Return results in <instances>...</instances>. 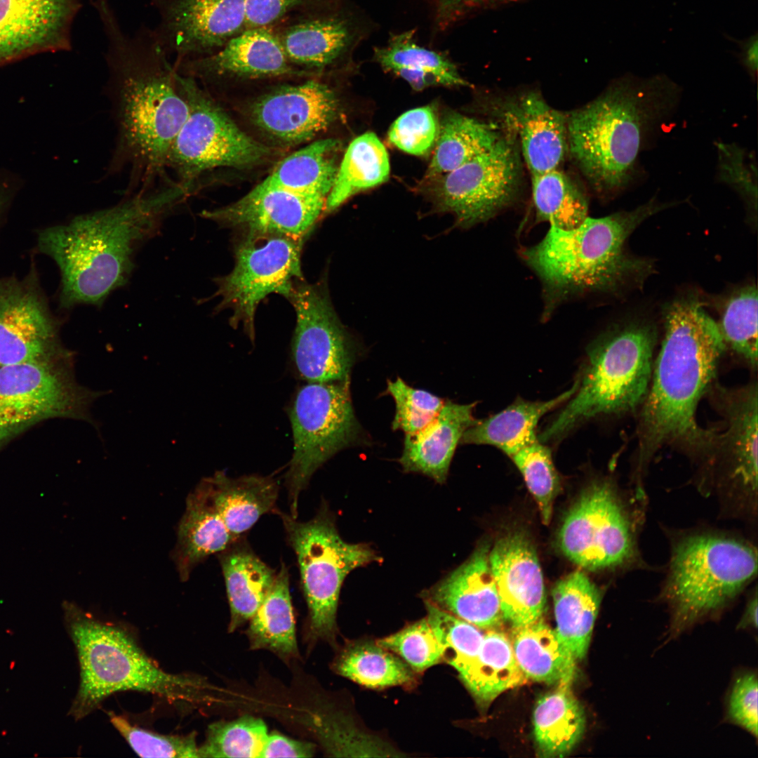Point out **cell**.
Masks as SVG:
<instances>
[{
	"label": "cell",
	"instance_id": "34",
	"mask_svg": "<svg viewBox=\"0 0 758 758\" xmlns=\"http://www.w3.org/2000/svg\"><path fill=\"white\" fill-rule=\"evenodd\" d=\"M571 685H557L554 690L540 697L535 705L533 733L540 757H563L583 737L585 712L573 696Z\"/></svg>",
	"mask_w": 758,
	"mask_h": 758
},
{
	"label": "cell",
	"instance_id": "7",
	"mask_svg": "<svg viewBox=\"0 0 758 758\" xmlns=\"http://www.w3.org/2000/svg\"><path fill=\"white\" fill-rule=\"evenodd\" d=\"M657 340L651 324L635 321L611 327L587 347L576 392L538 435L561 440L584 423L620 415L641 405L649 390Z\"/></svg>",
	"mask_w": 758,
	"mask_h": 758
},
{
	"label": "cell",
	"instance_id": "50",
	"mask_svg": "<svg viewBox=\"0 0 758 758\" xmlns=\"http://www.w3.org/2000/svg\"><path fill=\"white\" fill-rule=\"evenodd\" d=\"M387 392L396 405L392 428L405 434H414L429 424L445 402L427 391L409 386L400 378L388 380Z\"/></svg>",
	"mask_w": 758,
	"mask_h": 758
},
{
	"label": "cell",
	"instance_id": "47",
	"mask_svg": "<svg viewBox=\"0 0 758 758\" xmlns=\"http://www.w3.org/2000/svg\"><path fill=\"white\" fill-rule=\"evenodd\" d=\"M510 458L537 502L543 522L548 524L554 499L561 488L560 477L554 465L550 448L537 441Z\"/></svg>",
	"mask_w": 758,
	"mask_h": 758
},
{
	"label": "cell",
	"instance_id": "18",
	"mask_svg": "<svg viewBox=\"0 0 758 758\" xmlns=\"http://www.w3.org/2000/svg\"><path fill=\"white\" fill-rule=\"evenodd\" d=\"M35 274L0 277V366L46 361L71 352L61 344Z\"/></svg>",
	"mask_w": 758,
	"mask_h": 758
},
{
	"label": "cell",
	"instance_id": "24",
	"mask_svg": "<svg viewBox=\"0 0 758 758\" xmlns=\"http://www.w3.org/2000/svg\"><path fill=\"white\" fill-rule=\"evenodd\" d=\"M489 564L504 620L516 628L540 620L546 602L543 576L528 537L521 532L501 537L489 552Z\"/></svg>",
	"mask_w": 758,
	"mask_h": 758
},
{
	"label": "cell",
	"instance_id": "40",
	"mask_svg": "<svg viewBox=\"0 0 758 758\" xmlns=\"http://www.w3.org/2000/svg\"><path fill=\"white\" fill-rule=\"evenodd\" d=\"M503 132L497 124L449 113L439 124L427 175H443L488 150Z\"/></svg>",
	"mask_w": 758,
	"mask_h": 758
},
{
	"label": "cell",
	"instance_id": "27",
	"mask_svg": "<svg viewBox=\"0 0 758 758\" xmlns=\"http://www.w3.org/2000/svg\"><path fill=\"white\" fill-rule=\"evenodd\" d=\"M474 406L446 401L429 424L414 434H405L399 458L404 471L444 483L464 432L477 420L473 415Z\"/></svg>",
	"mask_w": 758,
	"mask_h": 758
},
{
	"label": "cell",
	"instance_id": "29",
	"mask_svg": "<svg viewBox=\"0 0 758 758\" xmlns=\"http://www.w3.org/2000/svg\"><path fill=\"white\" fill-rule=\"evenodd\" d=\"M277 34L292 65L317 69L337 62L353 39L348 20L335 14H310Z\"/></svg>",
	"mask_w": 758,
	"mask_h": 758
},
{
	"label": "cell",
	"instance_id": "19",
	"mask_svg": "<svg viewBox=\"0 0 758 758\" xmlns=\"http://www.w3.org/2000/svg\"><path fill=\"white\" fill-rule=\"evenodd\" d=\"M159 16L154 29L175 60L210 55L246 29L244 0H152Z\"/></svg>",
	"mask_w": 758,
	"mask_h": 758
},
{
	"label": "cell",
	"instance_id": "43",
	"mask_svg": "<svg viewBox=\"0 0 758 758\" xmlns=\"http://www.w3.org/2000/svg\"><path fill=\"white\" fill-rule=\"evenodd\" d=\"M537 219L550 226L571 229L588 216V201L571 177L560 168L531 176Z\"/></svg>",
	"mask_w": 758,
	"mask_h": 758
},
{
	"label": "cell",
	"instance_id": "14",
	"mask_svg": "<svg viewBox=\"0 0 758 758\" xmlns=\"http://www.w3.org/2000/svg\"><path fill=\"white\" fill-rule=\"evenodd\" d=\"M522 158L515 138L505 132L488 150L439 176L429 190L439 213L453 215L456 225L469 228L493 218L516 199Z\"/></svg>",
	"mask_w": 758,
	"mask_h": 758
},
{
	"label": "cell",
	"instance_id": "30",
	"mask_svg": "<svg viewBox=\"0 0 758 758\" xmlns=\"http://www.w3.org/2000/svg\"><path fill=\"white\" fill-rule=\"evenodd\" d=\"M572 387L547 401L517 399L499 413L477 420L463 434L460 443L495 446L511 457L523 448L538 441L536 434L540 420L545 414L568 401L577 390Z\"/></svg>",
	"mask_w": 758,
	"mask_h": 758
},
{
	"label": "cell",
	"instance_id": "38",
	"mask_svg": "<svg viewBox=\"0 0 758 758\" xmlns=\"http://www.w3.org/2000/svg\"><path fill=\"white\" fill-rule=\"evenodd\" d=\"M390 171L388 154L378 136L367 132L357 137L338 166L324 212H332L357 193L383 183Z\"/></svg>",
	"mask_w": 758,
	"mask_h": 758
},
{
	"label": "cell",
	"instance_id": "46",
	"mask_svg": "<svg viewBox=\"0 0 758 758\" xmlns=\"http://www.w3.org/2000/svg\"><path fill=\"white\" fill-rule=\"evenodd\" d=\"M726 343L752 367L757 364V290L747 286L733 293L718 324Z\"/></svg>",
	"mask_w": 758,
	"mask_h": 758
},
{
	"label": "cell",
	"instance_id": "3",
	"mask_svg": "<svg viewBox=\"0 0 758 758\" xmlns=\"http://www.w3.org/2000/svg\"><path fill=\"white\" fill-rule=\"evenodd\" d=\"M180 198L178 189L171 185L40 231L39 250L60 271L61 305H100L124 286L134 267L137 248Z\"/></svg>",
	"mask_w": 758,
	"mask_h": 758
},
{
	"label": "cell",
	"instance_id": "45",
	"mask_svg": "<svg viewBox=\"0 0 758 758\" xmlns=\"http://www.w3.org/2000/svg\"><path fill=\"white\" fill-rule=\"evenodd\" d=\"M427 620L444 649L443 660L465 674L477 657L484 634L465 621L424 600Z\"/></svg>",
	"mask_w": 758,
	"mask_h": 758
},
{
	"label": "cell",
	"instance_id": "13",
	"mask_svg": "<svg viewBox=\"0 0 758 758\" xmlns=\"http://www.w3.org/2000/svg\"><path fill=\"white\" fill-rule=\"evenodd\" d=\"M179 80L189 112L173 141L166 162L178 185L189 192L194 180L209 170L253 166L273 154L270 147L241 130L196 79L179 74Z\"/></svg>",
	"mask_w": 758,
	"mask_h": 758
},
{
	"label": "cell",
	"instance_id": "31",
	"mask_svg": "<svg viewBox=\"0 0 758 758\" xmlns=\"http://www.w3.org/2000/svg\"><path fill=\"white\" fill-rule=\"evenodd\" d=\"M230 609L229 631L249 621L272 587L277 573L241 538L218 553Z\"/></svg>",
	"mask_w": 758,
	"mask_h": 758
},
{
	"label": "cell",
	"instance_id": "41",
	"mask_svg": "<svg viewBox=\"0 0 758 758\" xmlns=\"http://www.w3.org/2000/svg\"><path fill=\"white\" fill-rule=\"evenodd\" d=\"M460 678L481 704L491 702L503 691L522 685L528 679L517 663L510 639L496 630L484 634L477 657Z\"/></svg>",
	"mask_w": 758,
	"mask_h": 758
},
{
	"label": "cell",
	"instance_id": "4",
	"mask_svg": "<svg viewBox=\"0 0 758 758\" xmlns=\"http://www.w3.org/2000/svg\"><path fill=\"white\" fill-rule=\"evenodd\" d=\"M665 75H625L595 99L566 114L568 153L592 188L611 194L632 180L647 135L677 101Z\"/></svg>",
	"mask_w": 758,
	"mask_h": 758
},
{
	"label": "cell",
	"instance_id": "39",
	"mask_svg": "<svg viewBox=\"0 0 758 758\" xmlns=\"http://www.w3.org/2000/svg\"><path fill=\"white\" fill-rule=\"evenodd\" d=\"M339 147V141L332 138L313 142L281 160L265 180L295 192L326 199L339 166L335 158Z\"/></svg>",
	"mask_w": 758,
	"mask_h": 758
},
{
	"label": "cell",
	"instance_id": "9",
	"mask_svg": "<svg viewBox=\"0 0 758 758\" xmlns=\"http://www.w3.org/2000/svg\"><path fill=\"white\" fill-rule=\"evenodd\" d=\"M276 511L297 557L308 609L309 636L335 646L338 604L345 578L357 568L380 559L368 545L342 539L326 504L306 521Z\"/></svg>",
	"mask_w": 758,
	"mask_h": 758
},
{
	"label": "cell",
	"instance_id": "26",
	"mask_svg": "<svg viewBox=\"0 0 758 758\" xmlns=\"http://www.w3.org/2000/svg\"><path fill=\"white\" fill-rule=\"evenodd\" d=\"M489 552L488 544L479 545L465 563L427 590L424 600L479 629L501 626L505 620Z\"/></svg>",
	"mask_w": 758,
	"mask_h": 758
},
{
	"label": "cell",
	"instance_id": "35",
	"mask_svg": "<svg viewBox=\"0 0 758 758\" xmlns=\"http://www.w3.org/2000/svg\"><path fill=\"white\" fill-rule=\"evenodd\" d=\"M510 640L517 663L527 679L548 684H572L576 660L541 619L513 628Z\"/></svg>",
	"mask_w": 758,
	"mask_h": 758
},
{
	"label": "cell",
	"instance_id": "37",
	"mask_svg": "<svg viewBox=\"0 0 758 758\" xmlns=\"http://www.w3.org/2000/svg\"><path fill=\"white\" fill-rule=\"evenodd\" d=\"M247 637L251 649H267L283 658L298 656L289 574L284 563L261 605L249 620Z\"/></svg>",
	"mask_w": 758,
	"mask_h": 758
},
{
	"label": "cell",
	"instance_id": "49",
	"mask_svg": "<svg viewBox=\"0 0 758 758\" xmlns=\"http://www.w3.org/2000/svg\"><path fill=\"white\" fill-rule=\"evenodd\" d=\"M113 726L133 751L142 757H199L195 733L163 735L131 724L123 716L107 713Z\"/></svg>",
	"mask_w": 758,
	"mask_h": 758
},
{
	"label": "cell",
	"instance_id": "36",
	"mask_svg": "<svg viewBox=\"0 0 758 758\" xmlns=\"http://www.w3.org/2000/svg\"><path fill=\"white\" fill-rule=\"evenodd\" d=\"M375 58L416 91L430 86H467L456 66L442 55L418 46L409 31L393 36L386 47L375 48Z\"/></svg>",
	"mask_w": 758,
	"mask_h": 758
},
{
	"label": "cell",
	"instance_id": "21",
	"mask_svg": "<svg viewBox=\"0 0 758 758\" xmlns=\"http://www.w3.org/2000/svg\"><path fill=\"white\" fill-rule=\"evenodd\" d=\"M491 114L512 135L531 176L560 168L568 154L566 114L536 91L494 98Z\"/></svg>",
	"mask_w": 758,
	"mask_h": 758
},
{
	"label": "cell",
	"instance_id": "10",
	"mask_svg": "<svg viewBox=\"0 0 758 758\" xmlns=\"http://www.w3.org/2000/svg\"><path fill=\"white\" fill-rule=\"evenodd\" d=\"M758 387L750 382L729 388L713 383L707 391L722 422L696 460L701 484L712 483L739 512L757 508Z\"/></svg>",
	"mask_w": 758,
	"mask_h": 758
},
{
	"label": "cell",
	"instance_id": "11",
	"mask_svg": "<svg viewBox=\"0 0 758 758\" xmlns=\"http://www.w3.org/2000/svg\"><path fill=\"white\" fill-rule=\"evenodd\" d=\"M349 382H307L295 394L289 410L293 451L285 477L293 518L300 494L314 473L359 438Z\"/></svg>",
	"mask_w": 758,
	"mask_h": 758
},
{
	"label": "cell",
	"instance_id": "28",
	"mask_svg": "<svg viewBox=\"0 0 758 758\" xmlns=\"http://www.w3.org/2000/svg\"><path fill=\"white\" fill-rule=\"evenodd\" d=\"M237 539L218 512L204 478L189 494L178 528L172 557L180 580L186 581L199 564L223 551Z\"/></svg>",
	"mask_w": 758,
	"mask_h": 758
},
{
	"label": "cell",
	"instance_id": "55",
	"mask_svg": "<svg viewBox=\"0 0 758 758\" xmlns=\"http://www.w3.org/2000/svg\"><path fill=\"white\" fill-rule=\"evenodd\" d=\"M314 745L297 740L277 732L268 733L260 757H312Z\"/></svg>",
	"mask_w": 758,
	"mask_h": 758
},
{
	"label": "cell",
	"instance_id": "32",
	"mask_svg": "<svg viewBox=\"0 0 758 758\" xmlns=\"http://www.w3.org/2000/svg\"><path fill=\"white\" fill-rule=\"evenodd\" d=\"M204 479L218 512L237 538L263 514L275 510L279 485L274 477L251 474L233 478L219 471Z\"/></svg>",
	"mask_w": 758,
	"mask_h": 758
},
{
	"label": "cell",
	"instance_id": "51",
	"mask_svg": "<svg viewBox=\"0 0 758 758\" xmlns=\"http://www.w3.org/2000/svg\"><path fill=\"white\" fill-rule=\"evenodd\" d=\"M439 124L430 106L415 108L403 113L388 131L389 141L400 150L423 156L434 147Z\"/></svg>",
	"mask_w": 758,
	"mask_h": 758
},
{
	"label": "cell",
	"instance_id": "5",
	"mask_svg": "<svg viewBox=\"0 0 758 758\" xmlns=\"http://www.w3.org/2000/svg\"><path fill=\"white\" fill-rule=\"evenodd\" d=\"M669 206L652 199L629 211L587 216L571 229L550 226L538 243L523 249L521 258L543 285L544 315L572 297L641 285L653 264L627 253L625 243L642 222Z\"/></svg>",
	"mask_w": 758,
	"mask_h": 758
},
{
	"label": "cell",
	"instance_id": "6",
	"mask_svg": "<svg viewBox=\"0 0 758 758\" xmlns=\"http://www.w3.org/2000/svg\"><path fill=\"white\" fill-rule=\"evenodd\" d=\"M65 608L80 667V685L72 707L77 718L91 714L119 691L147 692L178 704L194 705L206 699L208 686L202 679L165 672L121 626L98 619L72 604Z\"/></svg>",
	"mask_w": 758,
	"mask_h": 758
},
{
	"label": "cell",
	"instance_id": "42",
	"mask_svg": "<svg viewBox=\"0 0 758 758\" xmlns=\"http://www.w3.org/2000/svg\"><path fill=\"white\" fill-rule=\"evenodd\" d=\"M332 667L337 674L372 689L408 685L415 680V672L376 641L348 643L338 653Z\"/></svg>",
	"mask_w": 758,
	"mask_h": 758
},
{
	"label": "cell",
	"instance_id": "20",
	"mask_svg": "<svg viewBox=\"0 0 758 758\" xmlns=\"http://www.w3.org/2000/svg\"><path fill=\"white\" fill-rule=\"evenodd\" d=\"M326 199L295 192L265 180L237 201L201 217L246 234H273L297 240L312 230L325 211Z\"/></svg>",
	"mask_w": 758,
	"mask_h": 758
},
{
	"label": "cell",
	"instance_id": "52",
	"mask_svg": "<svg viewBox=\"0 0 758 758\" xmlns=\"http://www.w3.org/2000/svg\"><path fill=\"white\" fill-rule=\"evenodd\" d=\"M758 683L753 672L740 674L733 681L729 696L727 717L731 723L758 735Z\"/></svg>",
	"mask_w": 758,
	"mask_h": 758
},
{
	"label": "cell",
	"instance_id": "23",
	"mask_svg": "<svg viewBox=\"0 0 758 758\" xmlns=\"http://www.w3.org/2000/svg\"><path fill=\"white\" fill-rule=\"evenodd\" d=\"M80 0H0V65L70 48Z\"/></svg>",
	"mask_w": 758,
	"mask_h": 758
},
{
	"label": "cell",
	"instance_id": "2",
	"mask_svg": "<svg viewBox=\"0 0 758 758\" xmlns=\"http://www.w3.org/2000/svg\"><path fill=\"white\" fill-rule=\"evenodd\" d=\"M665 336L642 403L637 426L634 479L641 478L655 454L672 446L696 459L712 427H702L696 412L713 383L726 348L717 323L692 296L665 309Z\"/></svg>",
	"mask_w": 758,
	"mask_h": 758
},
{
	"label": "cell",
	"instance_id": "33",
	"mask_svg": "<svg viewBox=\"0 0 758 758\" xmlns=\"http://www.w3.org/2000/svg\"><path fill=\"white\" fill-rule=\"evenodd\" d=\"M552 598L556 634L576 661L582 660L590 645L601 592L586 574L576 571L556 583Z\"/></svg>",
	"mask_w": 758,
	"mask_h": 758
},
{
	"label": "cell",
	"instance_id": "1",
	"mask_svg": "<svg viewBox=\"0 0 758 758\" xmlns=\"http://www.w3.org/2000/svg\"><path fill=\"white\" fill-rule=\"evenodd\" d=\"M107 40L109 86L117 129L113 170H128L130 185L147 193L167 169L170 147L189 106L179 74L154 29H122L109 0H91Z\"/></svg>",
	"mask_w": 758,
	"mask_h": 758
},
{
	"label": "cell",
	"instance_id": "8",
	"mask_svg": "<svg viewBox=\"0 0 758 758\" xmlns=\"http://www.w3.org/2000/svg\"><path fill=\"white\" fill-rule=\"evenodd\" d=\"M757 551L722 533L686 535L673 545L663 597L674 638L727 606L756 576Z\"/></svg>",
	"mask_w": 758,
	"mask_h": 758
},
{
	"label": "cell",
	"instance_id": "53",
	"mask_svg": "<svg viewBox=\"0 0 758 758\" xmlns=\"http://www.w3.org/2000/svg\"><path fill=\"white\" fill-rule=\"evenodd\" d=\"M719 176L756 204L757 168L747 153L736 145L719 143Z\"/></svg>",
	"mask_w": 758,
	"mask_h": 758
},
{
	"label": "cell",
	"instance_id": "56",
	"mask_svg": "<svg viewBox=\"0 0 758 758\" xmlns=\"http://www.w3.org/2000/svg\"><path fill=\"white\" fill-rule=\"evenodd\" d=\"M739 48L738 57L742 65L746 69L752 79H755L757 74L758 63V38L757 34L742 39H732Z\"/></svg>",
	"mask_w": 758,
	"mask_h": 758
},
{
	"label": "cell",
	"instance_id": "59",
	"mask_svg": "<svg viewBox=\"0 0 758 758\" xmlns=\"http://www.w3.org/2000/svg\"><path fill=\"white\" fill-rule=\"evenodd\" d=\"M757 595L755 590L745 606L744 613L738 623L737 629H757Z\"/></svg>",
	"mask_w": 758,
	"mask_h": 758
},
{
	"label": "cell",
	"instance_id": "57",
	"mask_svg": "<svg viewBox=\"0 0 758 758\" xmlns=\"http://www.w3.org/2000/svg\"><path fill=\"white\" fill-rule=\"evenodd\" d=\"M523 1L524 0H441V2L444 8L460 11L473 8H495Z\"/></svg>",
	"mask_w": 758,
	"mask_h": 758
},
{
	"label": "cell",
	"instance_id": "25",
	"mask_svg": "<svg viewBox=\"0 0 758 758\" xmlns=\"http://www.w3.org/2000/svg\"><path fill=\"white\" fill-rule=\"evenodd\" d=\"M173 65L179 74L192 78H262L308 73L290 62L277 34L270 27L246 29L210 55L175 60Z\"/></svg>",
	"mask_w": 758,
	"mask_h": 758
},
{
	"label": "cell",
	"instance_id": "15",
	"mask_svg": "<svg viewBox=\"0 0 758 758\" xmlns=\"http://www.w3.org/2000/svg\"><path fill=\"white\" fill-rule=\"evenodd\" d=\"M302 242L279 235H244L236 248L232 270L215 281L218 308L231 310V326L241 325L251 341L260 302L273 293L286 298L294 284L302 280Z\"/></svg>",
	"mask_w": 758,
	"mask_h": 758
},
{
	"label": "cell",
	"instance_id": "22",
	"mask_svg": "<svg viewBox=\"0 0 758 758\" xmlns=\"http://www.w3.org/2000/svg\"><path fill=\"white\" fill-rule=\"evenodd\" d=\"M338 100L326 84L317 81L284 86L255 100L250 109L254 125L269 137L287 145L310 140L336 119Z\"/></svg>",
	"mask_w": 758,
	"mask_h": 758
},
{
	"label": "cell",
	"instance_id": "16",
	"mask_svg": "<svg viewBox=\"0 0 758 758\" xmlns=\"http://www.w3.org/2000/svg\"><path fill=\"white\" fill-rule=\"evenodd\" d=\"M557 539L568 559L590 571L630 565L637 557L631 517L607 480L595 481L584 490Z\"/></svg>",
	"mask_w": 758,
	"mask_h": 758
},
{
	"label": "cell",
	"instance_id": "17",
	"mask_svg": "<svg viewBox=\"0 0 758 758\" xmlns=\"http://www.w3.org/2000/svg\"><path fill=\"white\" fill-rule=\"evenodd\" d=\"M286 298L296 317L291 350L298 375L307 382L349 380L354 344L333 307L326 287L300 280Z\"/></svg>",
	"mask_w": 758,
	"mask_h": 758
},
{
	"label": "cell",
	"instance_id": "54",
	"mask_svg": "<svg viewBox=\"0 0 758 758\" xmlns=\"http://www.w3.org/2000/svg\"><path fill=\"white\" fill-rule=\"evenodd\" d=\"M311 0H244L246 29L270 27L291 11Z\"/></svg>",
	"mask_w": 758,
	"mask_h": 758
},
{
	"label": "cell",
	"instance_id": "12",
	"mask_svg": "<svg viewBox=\"0 0 758 758\" xmlns=\"http://www.w3.org/2000/svg\"><path fill=\"white\" fill-rule=\"evenodd\" d=\"M73 354L46 361L0 366V446L44 420L87 421L99 432L91 409L106 394L79 384Z\"/></svg>",
	"mask_w": 758,
	"mask_h": 758
},
{
	"label": "cell",
	"instance_id": "58",
	"mask_svg": "<svg viewBox=\"0 0 758 758\" xmlns=\"http://www.w3.org/2000/svg\"><path fill=\"white\" fill-rule=\"evenodd\" d=\"M21 180L10 171H0V215L6 208L14 191L19 187Z\"/></svg>",
	"mask_w": 758,
	"mask_h": 758
},
{
	"label": "cell",
	"instance_id": "44",
	"mask_svg": "<svg viewBox=\"0 0 758 758\" xmlns=\"http://www.w3.org/2000/svg\"><path fill=\"white\" fill-rule=\"evenodd\" d=\"M268 736L265 723L245 715L208 726L204 743L198 748L199 757H260Z\"/></svg>",
	"mask_w": 758,
	"mask_h": 758
},
{
	"label": "cell",
	"instance_id": "48",
	"mask_svg": "<svg viewBox=\"0 0 758 758\" xmlns=\"http://www.w3.org/2000/svg\"><path fill=\"white\" fill-rule=\"evenodd\" d=\"M420 672L443 660L444 649L427 618L418 620L376 641Z\"/></svg>",
	"mask_w": 758,
	"mask_h": 758
}]
</instances>
